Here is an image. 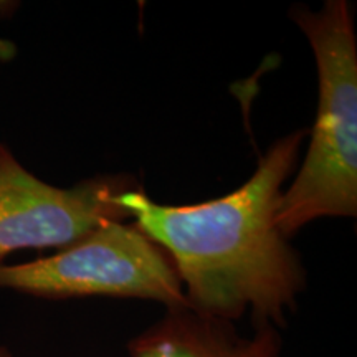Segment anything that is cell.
I'll list each match as a JSON object with an SVG mask.
<instances>
[{"mask_svg": "<svg viewBox=\"0 0 357 357\" xmlns=\"http://www.w3.org/2000/svg\"><path fill=\"white\" fill-rule=\"evenodd\" d=\"M132 177L101 176L73 187L42 181L0 142V263L19 250L66 248L105 222H124L123 192Z\"/></svg>", "mask_w": 357, "mask_h": 357, "instance_id": "277c9868", "label": "cell"}, {"mask_svg": "<svg viewBox=\"0 0 357 357\" xmlns=\"http://www.w3.org/2000/svg\"><path fill=\"white\" fill-rule=\"evenodd\" d=\"M307 132L276 139L248 181L220 199L164 205L139 187L118 197L134 225L169 257L192 310L230 323L250 314L255 328L287 324L306 273L276 215Z\"/></svg>", "mask_w": 357, "mask_h": 357, "instance_id": "6da1fadb", "label": "cell"}, {"mask_svg": "<svg viewBox=\"0 0 357 357\" xmlns=\"http://www.w3.org/2000/svg\"><path fill=\"white\" fill-rule=\"evenodd\" d=\"M318 70V113L300 171L280 200L276 223L287 238L319 218L357 215V40L346 0L319 10L291 8Z\"/></svg>", "mask_w": 357, "mask_h": 357, "instance_id": "7a4b0ae2", "label": "cell"}, {"mask_svg": "<svg viewBox=\"0 0 357 357\" xmlns=\"http://www.w3.org/2000/svg\"><path fill=\"white\" fill-rule=\"evenodd\" d=\"M0 357H12V354L6 349V347L0 346Z\"/></svg>", "mask_w": 357, "mask_h": 357, "instance_id": "8992f818", "label": "cell"}, {"mask_svg": "<svg viewBox=\"0 0 357 357\" xmlns=\"http://www.w3.org/2000/svg\"><path fill=\"white\" fill-rule=\"evenodd\" d=\"M128 351L131 357H280L281 339L271 326L243 336L230 321L185 306L167 310L129 342Z\"/></svg>", "mask_w": 357, "mask_h": 357, "instance_id": "5b68a950", "label": "cell"}, {"mask_svg": "<svg viewBox=\"0 0 357 357\" xmlns=\"http://www.w3.org/2000/svg\"><path fill=\"white\" fill-rule=\"evenodd\" d=\"M0 289L43 300L111 296L158 301L167 310L189 306L169 257L126 222L101 223L52 257L0 263Z\"/></svg>", "mask_w": 357, "mask_h": 357, "instance_id": "3957f363", "label": "cell"}]
</instances>
